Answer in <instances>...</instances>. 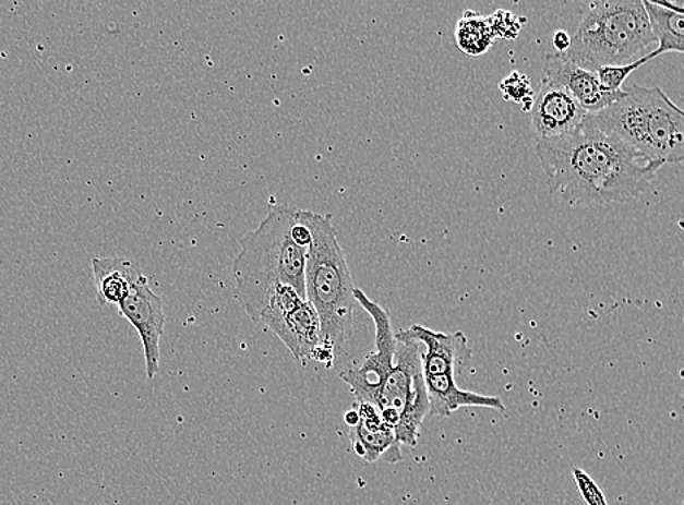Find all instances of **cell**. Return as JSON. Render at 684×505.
<instances>
[{"mask_svg":"<svg viewBox=\"0 0 684 505\" xmlns=\"http://www.w3.org/2000/svg\"><path fill=\"white\" fill-rule=\"evenodd\" d=\"M536 156L551 194L573 207L634 202L664 167L640 158L601 130L590 115L574 132L539 139Z\"/></svg>","mask_w":684,"mask_h":505,"instance_id":"obj_1","label":"cell"},{"mask_svg":"<svg viewBox=\"0 0 684 505\" xmlns=\"http://www.w3.org/2000/svg\"><path fill=\"white\" fill-rule=\"evenodd\" d=\"M296 220L295 208L274 207L259 228L241 241V252L233 264L237 298L256 324L278 286L293 287L307 299L308 248L295 241Z\"/></svg>","mask_w":684,"mask_h":505,"instance_id":"obj_2","label":"cell"},{"mask_svg":"<svg viewBox=\"0 0 684 505\" xmlns=\"http://www.w3.org/2000/svg\"><path fill=\"white\" fill-rule=\"evenodd\" d=\"M298 217L312 235L304 287L308 302L321 321V347L315 361L331 368L346 350L351 334L357 304L355 280L331 217L311 211H298Z\"/></svg>","mask_w":684,"mask_h":505,"instance_id":"obj_3","label":"cell"},{"mask_svg":"<svg viewBox=\"0 0 684 505\" xmlns=\"http://www.w3.org/2000/svg\"><path fill=\"white\" fill-rule=\"evenodd\" d=\"M590 117L648 163H684V110L660 86H629L616 103Z\"/></svg>","mask_w":684,"mask_h":505,"instance_id":"obj_4","label":"cell"},{"mask_svg":"<svg viewBox=\"0 0 684 505\" xmlns=\"http://www.w3.org/2000/svg\"><path fill=\"white\" fill-rule=\"evenodd\" d=\"M651 20L643 0L592 2L573 37L564 58L586 71L623 67L656 45Z\"/></svg>","mask_w":684,"mask_h":505,"instance_id":"obj_5","label":"cell"},{"mask_svg":"<svg viewBox=\"0 0 684 505\" xmlns=\"http://www.w3.org/2000/svg\"><path fill=\"white\" fill-rule=\"evenodd\" d=\"M407 334L422 347V373L431 417L448 418L468 407L505 411L499 396L475 394L457 386L456 374L464 372L472 361V348L464 333H439L427 326L412 325Z\"/></svg>","mask_w":684,"mask_h":505,"instance_id":"obj_6","label":"cell"},{"mask_svg":"<svg viewBox=\"0 0 684 505\" xmlns=\"http://www.w3.org/2000/svg\"><path fill=\"white\" fill-rule=\"evenodd\" d=\"M396 335L395 365L382 383L373 407L383 421L395 431L399 444L416 447L425 417L430 416L421 344L409 337L407 329Z\"/></svg>","mask_w":684,"mask_h":505,"instance_id":"obj_7","label":"cell"},{"mask_svg":"<svg viewBox=\"0 0 684 505\" xmlns=\"http://www.w3.org/2000/svg\"><path fill=\"white\" fill-rule=\"evenodd\" d=\"M259 324L274 330L296 360H315L321 347L320 316L293 287H277Z\"/></svg>","mask_w":684,"mask_h":505,"instance_id":"obj_8","label":"cell"},{"mask_svg":"<svg viewBox=\"0 0 684 505\" xmlns=\"http://www.w3.org/2000/svg\"><path fill=\"white\" fill-rule=\"evenodd\" d=\"M357 303L369 313L376 329V347L359 364H352L339 374L350 386L357 402L374 405L382 383L395 365L396 335L392 328L389 313L381 304L370 299L363 290H355Z\"/></svg>","mask_w":684,"mask_h":505,"instance_id":"obj_9","label":"cell"},{"mask_svg":"<svg viewBox=\"0 0 684 505\" xmlns=\"http://www.w3.org/2000/svg\"><path fill=\"white\" fill-rule=\"evenodd\" d=\"M117 308L137 330L143 351H145L147 378L154 381L156 374L159 373V342L165 333V322H167L163 299L152 291L145 276L134 285L128 298Z\"/></svg>","mask_w":684,"mask_h":505,"instance_id":"obj_10","label":"cell"},{"mask_svg":"<svg viewBox=\"0 0 684 505\" xmlns=\"http://www.w3.org/2000/svg\"><path fill=\"white\" fill-rule=\"evenodd\" d=\"M530 116L538 137L553 139L574 132L587 119L588 112L568 89L542 77Z\"/></svg>","mask_w":684,"mask_h":505,"instance_id":"obj_11","label":"cell"},{"mask_svg":"<svg viewBox=\"0 0 684 505\" xmlns=\"http://www.w3.org/2000/svg\"><path fill=\"white\" fill-rule=\"evenodd\" d=\"M542 77L568 89L588 115L605 110L623 94V89L621 93H608L600 85L596 72L586 71L557 53L544 56Z\"/></svg>","mask_w":684,"mask_h":505,"instance_id":"obj_12","label":"cell"},{"mask_svg":"<svg viewBox=\"0 0 684 505\" xmlns=\"http://www.w3.org/2000/svg\"><path fill=\"white\" fill-rule=\"evenodd\" d=\"M357 411L359 421L350 426L352 450L356 455L369 464L379 459L389 464L403 460L395 431L383 421L377 409L373 405L357 402Z\"/></svg>","mask_w":684,"mask_h":505,"instance_id":"obj_13","label":"cell"},{"mask_svg":"<svg viewBox=\"0 0 684 505\" xmlns=\"http://www.w3.org/2000/svg\"><path fill=\"white\" fill-rule=\"evenodd\" d=\"M93 269L97 281V299L101 306H119L134 285L145 277L136 263L123 256L94 258Z\"/></svg>","mask_w":684,"mask_h":505,"instance_id":"obj_14","label":"cell"},{"mask_svg":"<svg viewBox=\"0 0 684 505\" xmlns=\"http://www.w3.org/2000/svg\"><path fill=\"white\" fill-rule=\"evenodd\" d=\"M645 10H647L653 34H656L658 47L657 56L665 53H683L684 55V14L664 10L658 7L652 0H645Z\"/></svg>","mask_w":684,"mask_h":505,"instance_id":"obj_15","label":"cell"},{"mask_svg":"<svg viewBox=\"0 0 684 505\" xmlns=\"http://www.w3.org/2000/svg\"><path fill=\"white\" fill-rule=\"evenodd\" d=\"M455 37L457 47L472 58L485 55L496 40L490 16L473 11H466L457 21Z\"/></svg>","mask_w":684,"mask_h":505,"instance_id":"obj_16","label":"cell"},{"mask_svg":"<svg viewBox=\"0 0 684 505\" xmlns=\"http://www.w3.org/2000/svg\"><path fill=\"white\" fill-rule=\"evenodd\" d=\"M658 58L656 50L651 53L643 56L634 63L623 64V67H604L597 69L596 75L599 77L600 85L603 86L608 93H621L622 86L632 73L638 71L640 67L648 63L649 60Z\"/></svg>","mask_w":684,"mask_h":505,"instance_id":"obj_17","label":"cell"},{"mask_svg":"<svg viewBox=\"0 0 684 505\" xmlns=\"http://www.w3.org/2000/svg\"><path fill=\"white\" fill-rule=\"evenodd\" d=\"M501 93L507 101L520 104L523 111L530 112L535 101V91L531 88L530 80L520 72H513L500 84Z\"/></svg>","mask_w":684,"mask_h":505,"instance_id":"obj_18","label":"cell"},{"mask_svg":"<svg viewBox=\"0 0 684 505\" xmlns=\"http://www.w3.org/2000/svg\"><path fill=\"white\" fill-rule=\"evenodd\" d=\"M573 477L575 485L578 488L579 495L583 496L584 503L587 505H609L603 490L595 482L583 469L573 468Z\"/></svg>","mask_w":684,"mask_h":505,"instance_id":"obj_19","label":"cell"},{"mask_svg":"<svg viewBox=\"0 0 684 505\" xmlns=\"http://www.w3.org/2000/svg\"><path fill=\"white\" fill-rule=\"evenodd\" d=\"M492 28H494L496 38H504V40H514L520 34L523 23H526V19H518L508 11H496L495 14L490 16Z\"/></svg>","mask_w":684,"mask_h":505,"instance_id":"obj_20","label":"cell"},{"mask_svg":"<svg viewBox=\"0 0 684 505\" xmlns=\"http://www.w3.org/2000/svg\"><path fill=\"white\" fill-rule=\"evenodd\" d=\"M552 45L555 47L557 55H565L571 49V45H573V37L568 33L557 29V32L553 33Z\"/></svg>","mask_w":684,"mask_h":505,"instance_id":"obj_21","label":"cell"}]
</instances>
